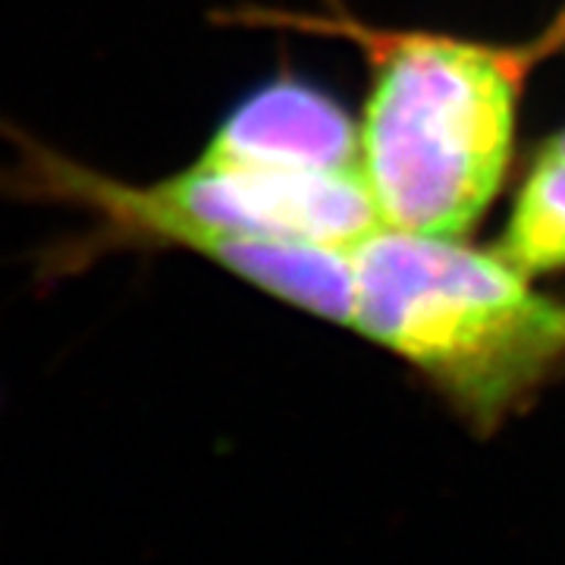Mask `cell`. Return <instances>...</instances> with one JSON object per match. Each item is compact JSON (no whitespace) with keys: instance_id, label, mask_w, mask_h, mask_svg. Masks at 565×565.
Masks as SVG:
<instances>
[{"instance_id":"obj_1","label":"cell","mask_w":565,"mask_h":565,"mask_svg":"<svg viewBox=\"0 0 565 565\" xmlns=\"http://www.w3.org/2000/svg\"><path fill=\"white\" fill-rule=\"evenodd\" d=\"M355 323L493 430L565 364V302L537 296L503 255L452 236L377 230L352 248Z\"/></svg>"},{"instance_id":"obj_2","label":"cell","mask_w":565,"mask_h":565,"mask_svg":"<svg viewBox=\"0 0 565 565\" xmlns=\"http://www.w3.org/2000/svg\"><path fill=\"white\" fill-rule=\"evenodd\" d=\"M515 57L408 35L386 47L359 136L377 217L418 236H459L503 182L515 129Z\"/></svg>"},{"instance_id":"obj_3","label":"cell","mask_w":565,"mask_h":565,"mask_svg":"<svg viewBox=\"0 0 565 565\" xmlns=\"http://www.w3.org/2000/svg\"><path fill=\"white\" fill-rule=\"evenodd\" d=\"M223 161L337 170L355 167L359 136L337 104L296 79L262 85L230 110L204 148Z\"/></svg>"},{"instance_id":"obj_4","label":"cell","mask_w":565,"mask_h":565,"mask_svg":"<svg viewBox=\"0 0 565 565\" xmlns=\"http://www.w3.org/2000/svg\"><path fill=\"white\" fill-rule=\"evenodd\" d=\"M199 255L262 286L282 302L299 305L330 321L355 323L359 286L352 248L308 239L230 236L207 243Z\"/></svg>"},{"instance_id":"obj_5","label":"cell","mask_w":565,"mask_h":565,"mask_svg":"<svg viewBox=\"0 0 565 565\" xmlns=\"http://www.w3.org/2000/svg\"><path fill=\"white\" fill-rule=\"evenodd\" d=\"M503 258L522 274L565 264V148L553 145L527 173L505 230Z\"/></svg>"},{"instance_id":"obj_6","label":"cell","mask_w":565,"mask_h":565,"mask_svg":"<svg viewBox=\"0 0 565 565\" xmlns=\"http://www.w3.org/2000/svg\"><path fill=\"white\" fill-rule=\"evenodd\" d=\"M556 145H563V148H565V132H563V136H559V139H556Z\"/></svg>"}]
</instances>
